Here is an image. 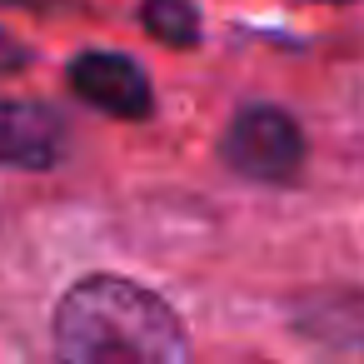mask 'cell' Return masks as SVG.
Masks as SVG:
<instances>
[{
    "mask_svg": "<svg viewBox=\"0 0 364 364\" xmlns=\"http://www.w3.org/2000/svg\"><path fill=\"white\" fill-rule=\"evenodd\" d=\"M50 344L65 364H180L190 334L175 304L130 274H80L50 314Z\"/></svg>",
    "mask_w": 364,
    "mask_h": 364,
    "instance_id": "1",
    "label": "cell"
},
{
    "mask_svg": "<svg viewBox=\"0 0 364 364\" xmlns=\"http://www.w3.org/2000/svg\"><path fill=\"white\" fill-rule=\"evenodd\" d=\"M215 155L240 180H255V185H294L304 175L309 140H304V125L284 105L255 100V105H240L230 115V125L220 130Z\"/></svg>",
    "mask_w": 364,
    "mask_h": 364,
    "instance_id": "2",
    "label": "cell"
},
{
    "mask_svg": "<svg viewBox=\"0 0 364 364\" xmlns=\"http://www.w3.org/2000/svg\"><path fill=\"white\" fill-rule=\"evenodd\" d=\"M65 85L75 100L110 120H150L155 115V85L150 70L125 50H80L65 65Z\"/></svg>",
    "mask_w": 364,
    "mask_h": 364,
    "instance_id": "3",
    "label": "cell"
},
{
    "mask_svg": "<svg viewBox=\"0 0 364 364\" xmlns=\"http://www.w3.org/2000/svg\"><path fill=\"white\" fill-rule=\"evenodd\" d=\"M70 155L65 115L41 100H6L0 95V165L11 170H55Z\"/></svg>",
    "mask_w": 364,
    "mask_h": 364,
    "instance_id": "4",
    "label": "cell"
},
{
    "mask_svg": "<svg viewBox=\"0 0 364 364\" xmlns=\"http://www.w3.org/2000/svg\"><path fill=\"white\" fill-rule=\"evenodd\" d=\"M140 26H145V36H155L170 50H195L205 36L195 0H140Z\"/></svg>",
    "mask_w": 364,
    "mask_h": 364,
    "instance_id": "5",
    "label": "cell"
},
{
    "mask_svg": "<svg viewBox=\"0 0 364 364\" xmlns=\"http://www.w3.org/2000/svg\"><path fill=\"white\" fill-rule=\"evenodd\" d=\"M31 65V50L11 36V31H0V75H16V70H26Z\"/></svg>",
    "mask_w": 364,
    "mask_h": 364,
    "instance_id": "6",
    "label": "cell"
},
{
    "mask_svg": "<svg viewBox=\"0 0 364 364\" xmlns=\"http://www.w3.org/2000/svg\"><path fill=\"white\" fill-rule=\"evenodd\" d=\"M319 6H349V0H319Z\"/></svg>",
    "mask_w": 364,
    "mask_h": 364,
    "instance_id": "7",
    "label": "cell"
}]
</instances>
